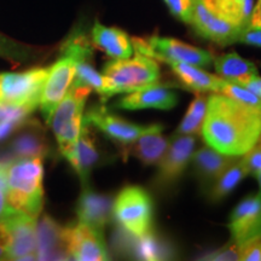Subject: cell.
<instances>
[{"mask_svg":"<svg viewBox=\"0 0 261 261\" xmlns=\"http://www.w3.org/2000/svg\"><path fill=\"white\" fill-rule=\"evenodd\" d=\"M201 135L208 146L223 154L242 156L261 135V115L255 108L221 93L207 99Z\"/></svg>","mask_w":261,"mask_h":261,"instance_id":"cell-1","label":"cell"},{"mask_svg":"<svg viewBox=\"0 0 261 261\" xmlns=\"http://www.w3.org/2000/svg\"><path fill=\"white\" fill-rule=\"evenodd\" d=\"M41 158H18L6 167V200L11 210L39 217L44 204Z\"/></svg>","mask_w":261,"mask_h":261,"instance_id":"cell-2","label":"cell"},{"mask_svg":"<svg viewBox=\"0 0 261 261\" xmlns=\"http://www.w3.org/2000/svg\"><path fill=\"white\" fill-rule=\"evenodd\" d=\"M103 75L109 83L110 97L129 93L148 85L158 83L160 67L158 61L136 52L135 57L114 60L104 65Z\"/></svg>","mask_w":261,"mask_h":261,"instance_id":"cell-3","label":"cell"},{"mask_svg":"<svg viewBox=\"0 0 261 261\" xmlns=\"http://www.w3.org/2000/svg\"><path fill=\"white\" fill-rule=\"evenodd\" d=\"M113 217L122 230L143 236L152 230L154 204L145 189L129 185L123 188L114 200Z\"/></svg>","mask_w":261,"mask_h":261,"instance_id":"cell-4","label":"cell"},{"mask_svg":"<svg viewBox=\"0 0 261 261\" xmlns=\"http://www.w3.org/2000/svg\"><path fill=\"white\" fill-rule=\"evenodd\" d=\"M92 90L87 86L71 85L52 114L48 125L56 137L60 151L64 152L79 138L84 123V109Z\"/></svg>","mask_w":261,"mask_h":261,"instance_id":"cell-5","label":"cell"},{"mask_svg":"<svg viewBox=\"0 0 261 261\" xmlns=\"http://www.w3.org/2000/svg\"><path fill=\"white\" fill-rule=\"evenodd\" d=\"M136 52L165 63H187L200 68L210 67L213 62L211 52L191 46L178 39L151 35L145 39H132Z\"/></svg>","mask_w":261,"mask_h":261,"instance_id":"cell-6","label":"cell"},{"mask_svg":"<svg viewBox=\"0 0 261 261\" xmlns=\"http://www.w3.org/2000/svg\"><path fill=\"white\" fill-rule=\"evenodd\" d=\"M48 68H34L23 73L0 74V103L24 106L40 102Z\"/></svg>","mask_w":261,"mask_h":261,"instance_id":"cell-7","label":"cell"},{"mask_svg":"<svg viewBox=\"0 0 261 261\" xmlns=\"http://www.w3.org/2000/svg\"><path fill=\"white\" fill-rule=\"evenodd\" d=\"M196 140V137L190 135L173 136L165 155L158 163V173L152 180L156 190L167 191L175 187L191 161Z\"/></svg>","mask_w":261,"mask_h":261,"instance_id":"cell-8","label":"cell"},{"mask_svg":"<svg viewBox=\"0 0 261 261\" xmlns=\"http://www.w3.org/2000/svg\"><path fill=\"white\" fill-rule=\"evenodd\" d=\"M37 218L9 207L3 218L10 232L8 260H38Z\"/></svg>","mask_w":261,"mask_h":261,"instance_id":"cell-9","label":"cell"},{"mask_svg":"<svg viewBox=\"0 0 261 261\" xmlns=\"http://www.w3.org/2000/svg\"><path fill=\"white\" fill-rule=\"evenodd\" d=\"M75 71H76V61L65 55H62L60 60L51 68H48V74L39 102L42 116L47 123L50 122L55 109L69 91L74 81Z\"/></svg>","mask_w":261,"mask_h":261,"instance_id":"cell-10","label":"cell"},{"mask_svg":"<svg viewBox=\"0 0 261 261\" xmlns=\"http://www.w3.org/2000/svg\"><path fill=\"white\" fill-rule=\"evenodd\" d=\"M65 246L69 257L77 261L109 260L103 232L84 223L64 227Z\"/></svg>","mask_w":261,"mask_h":261,"instance_id":"cell-11","label":"cell"},{"mask_svg":"<svg viewBox=\"0 0 261 261\" xmlns=\"http://www.w3.org/2000/svg\"><path fill=\"white\" fill-rule=\"evenodd\" d=\"M195 32L219 46H228L238 42L242 29L215 16L205 8L201 0H192L190 23Z\"/></svg>","mask_w":261,"mask_h":261,"instance_id":"cell-12","label":"cell"},{"mask_svg":"<svg viewBox=\"0 0 261 261\" xmlns=\"http://www.w3.org/2000/svg\"><path fill=\"white\" fill-rule=\"evenodd\" d=\"M228 230L232 242L242 246L248 241L261 237V198L248 196L238 203L230 215Z\"/></svg>","mask_w":261,"mask_h":261,"instance_id":"cell-13","label":"cell"},{"mask_svg":"<svg viewBox=\"0 0 261 261\" xmlns=\"http://www.w3.org/2000/svg\"><path fill=\"white\" fill-rule=\"evenodd\" d=\"M84 120L90 125L96 126L108 138L123 146L135 142L148 128V126H140L126 121L120 116L108 112L107 108L102 106L91 108L84 116Z\"/></svg>","mask_w":261,"mask_h":261,"instance_id":"cell-14","label":"cell"},{"mask_svg":"<svg viewBox=\"0 0 261 261\" xmlns=\"http://www.w3.org/2000/svg\"><path fill=\"white\" fill-rule=\"evenodd\" d=\"M115 246L116 249L139 260H165L174 255L173 248L152 230L143 236H133L123 230L115 236Z\"/></svg>","mask_w":261,"mask_h":261,"instance_id":"cell-15","label":"cell"},{"mask_svg":"<svg viewBox=\"0 0 261 261\" xmlns=\"http://www.w3.org/2000/svg\"><path fill=\"white\" fill-rule=\"evenodd\" d=\"M178 103V97L173 90L158 83L148 85L129 92L115 104L119 109H160L169 110Z\"/></svg>","mask_w":261,"mask_h":261,"instance_id":"cell-16","label":"cell"},{"mask_svg":"<svg viewBox=\"0 0 261 261\" xmlns=\"http://www.w3.org/2000/svg\"><path fill=\"white\" fill-rule=\"evenodd\" d=\"M114 200L112 196L98 194L90 188H84L76 205L77 219L103 232L113 217Z\"/></svg>","mask_w":261,"mask_h":261,"instance_id":"cell-17","label":"cell"},{"mask_svg":"<svg viewBox=\"0 0 261 261\" xmlns=\"http://www.w3.org/2000/svg\"><path fill=\"white\" fill-rule=\"evenodd\" d=\"M68 160L71 167L77 173L81 181L86 182L94 166L99 162V152L96 146V142L90 130V123L84 120L80 136L73 146L62 152Z\"/></svg>","mask_w":261,"mask_h":261,"instance_id":"cell-18","label":"cell"},{"mask_svg":"<svg viewBox=\"0 0 261 261\" xmlns=\"http://www.w3.org/2000/svg\"><path fill=\"white\" fill-rule=\"evenodd\" d=\"M37 243L38 260L70 259L65 246L64 227L48 215L41 218L37 225Z\"/></svg>","mask_w":261,"mask_h":261,"instance_id":"cell-19","label":"cell"},{"mask_svg":"<svg viewBox=\"0 0 261 261\" xmlns=\"http://www.w3.org/2000/svg\"><path fill=\"white\" fill-rule=\"evenodd\" d=\"M238 158L240 156L223 154L210 146V148H202L194 152L190 162L192 163V169L200 184L205 189H210L212 184L220 177L221 173Z\"/></svg>","mask_w":261,"mask_h":261,"instance_id":"cell-20","label":"cell"},{"mask_svg":"<svg viewBox=\"0 0 261 261\" xmlns=\"http://www.w3.org/2000/svg\"><path fill=\"white\" fill-rule=\"evenodd\" d=\"M92 44L113 60H127L135 54L132 39L116 27H106L96 22L92 28Z\"/></svg>","mask_w":261,"mask_h":261,"instance_id":"cell-21","label":"cell"},{"mask_svg":"<svg viewBox=\"0 0 261 261\" xmlns=\"http://www.w3.org/2000/svg\"><path fill=\"white\" fill-rule=\"evenodd\" d=\"M162 125L148 126L135 142L127 145V152L145 166L158 165L169 145V140L162 136Z\"/></svg>","mask_w":261,"mask_h":261,"instance_id":"cell-22","label":"cell"},{"mask_svg":"<svg viewBox=\"0 0 261 261\" xmlns=\"http://www.w3.org/2000/svg\"><path fill=\"white\" fill-rule=\"evenodd\" d=\"M11 154L16 158H46L50 152V144L45 135V130L39 123L33 121L25 122V128L16 136L10 144Z\"/></svg>","mask_w":261,"mask_h":261,"instance_id":"cell-23","label":"cell"},{"mask_svg":"<svg viewBox=\"0 0 261 261\" xmlns=\"http://www.w3.org/2000/svg\"><path fill=\"white\" fill-rule=\"evenodd\" d=\"M172 71L184 87L197 93H219L224 79L202 70L200 67L187 63H171Z\"/></svg>","mask_w":261,"mask_h":261,"instance_id":"cell-24","label":"cell"},{"mask_svg":"<svg viewBox=\"0 0 261 261\" xmlns=\"http://www.w3.org/2000/svg\"><path fill=\"white\" fill-rule=\"evenodd\" d=\"M212 14L244 29L250 24L254 0H201Z\"/></svg>","mask_w":261,"mask_h":261,"instance_id":"cell-25","label":"cell"},{"mask_svg":"<svg viewBox=\"0 0 261 261\" xmlns=\"http://www.w3.org/2000/svg\"><path fill=\"white\" fill-rule=\"evenodd\" d=\"M215 70L221 79L243 85L247 80H249L253 75L257 74L256 65L252 61L244 60L236 54L221 55L214 58Z\"/></svg>","mask_w":261,"mask_h":261,"instance_id":"cell-26","label":"cell"},{"mask_svg":"<svg viewBox=\"0 0 261 261\" xmlns=\"http://www.w3.org/2000/svg\"><path fill=\"white\" fill-rule=\"evenodd\" d=\"M244 177H247V172L243 167L241 159L238 158L212 184L210 190H208L210 200L214 203L223 201L238 187V184L243 180Z\"/></svg>","mask_w":261,"mask_h":261,"instance_id":"cell-27","label":"cell"},{"mask_svg":"<svg viewBox=\"0 0 261 261\" xmlns=\"http://www.w3.org/2000/svg\"><path fill=\"white\" fill-rule=\"evenodd\" d=\"M71 85L87 86L91 90L96 91L100 96L102 103H106L110 98L109 83H108L107 77L94 69L93 65L91 64V61L77 62L74 81Z\"/></svg>","mask_w":261,"mask_h":261,"instance_id":"cell-28","label":"cell"},{"mask_svg":"<svg viewBox=\"0 0 261 261\" xmlns=\"http://www.w3.org/2000/svg\"><path fill=\"white\" fill-rule=\"evenodd\" d=\"M205 113H207V99L198 93L189 107L187 114L182 117L174 135L197 136L201 133Z\"/></svg>","mask_w":261,"mask_h":261,"instance_id":"cell-29","label":"cell"},{"mask_svg":"<svg viewBox=\"0 0 261 261\" xmlns=\"http://www.w3.org/2000/svg\"><path fill=\"white\" fill-rule=\"evenodd\" d=\"M61 54L73 57L76 63L81 61H91L93 56V44L85 33H74L62 45Z\"/></svg>","mask_w":261,"mask_h":261,"instance_id":"cell-30","label":"cell"},{"mask_svg":"<svg viewBox=\"0 0 261 261\" xmlns=\"http://www.w3.org/2000/svg\"><path fill=\"white\" fill-rule=\"evenodd\" d=\"M219 93L225 94V96L232 98V99L241 102L247 106L255 108L259 110L261 108V98H259L256 94H254L252 91H249L243 85L237 83H231V81L224 80L223 85Z\"/></svg>","mask_w":261,"mask_h":261,"instance_id":"cell-31","label":"cell"},{"mask_svg":"<svg viewBox=\"0 0 261 261\" xmlns=\"http://www.w3.org/2000/svg\"><path fill=\"white\" fill-rule=\"evenodd\" d=\"M242 156L241 161L243 163L247 175H253L255 178L261 175V146L255 144Z\"/></svg>","mask_w":261,"mask_h":261,"instance_id":"cell-32","label":"cell"},{"mask_svg":"<svg viewBox=\"0 0 261 261\" xmlns=\"http://www.w3.org/2000/svg\"><path fill=\"white\" fill-rule=\"evenodd\" d=\"M171 14L184 23H190L192 14V0H163Z\"/></svg>","mask_w":261,"mask_h":261,"instance_id":"cell-33","label":"cell"},{"mask_svg":"<svg viewBox=\"0 0 261 261\" xmlns=\"http://www.w3.org/2000/svg\"><path fill=\"white\" fill-rule=\"evenodd\" d=\"M240 248L237 243L230 241L226 246L221 247L220 249L215 250V252L207 254L203 259L204 260H215V261H232L240 260Z\"/></svg>","mask_w":261,"mask_h":261,"instance_id":"cell-34","label":"cell"},{"mask_svg":"<svg viewBox=\"0 0 261 261\" xmlns=\"http://www.w3.org/2000/svg\"><path fill=\"white\" fill-rule=\"evenodd\" d=\"M240 260L261 261V237L243 243L240 248Z\"/></svg>","mask_w":261,"mask_h":261,"instance_id":"cell-35","label":"cell"},{"mask_svg":"<svg viewBox=\"0 0 261 261\" xmlns=\"http://www.w3.org/2000/svg\"><path fill=\"white\" fill-rule=\"evenodd\" d=\"M238 42L244 45H250V46L261 47V27H254V25H248L247 28L242 29Z\"/></svg>","mask_w":261,"mask_h":261,"instance_id":"cell-36","label":"cell"},{"mask_svg":"<svg viewBox=\"0 0 261 261\" xmlns=\"http://www.w3.org/2000/svg\"><path fill=\"white\" fill-rule=\"evenodd\" d=\"M6 167L8 165L0 162V219H3L9 211L6 200Z\"/></svg>","mask_w":261,"mask_h":261,"instance_id":"cell-37","label":"cell"},{"mask_svg":"<svg viewBox=\"0 0 261 261\" xmlns=\"http://www.w3.org/2000/svg\"><path fill=\"white\" fill-rule=\"evenodd\" d=\"M243 86L247 87L249 91H252L259 98H261V76H259V74L253 75L249 80H247L243 84Z\"/></svg>","mask_w":261,"mask_h":261,"instance_id":"cell-38","label":"cell"},{"mask_svg":"<svg viewBox=\"0 0 261 261\" xmlns=\"http://www.w3.org/2000/svg\"><path fill=\"white\" fill-rule=\"evenodd\" d=\"M254 27H261V0H256L254 4L252 19H250V24Z\"/></svg>","mask_w":261,"mask_h":261,"instance_id":"cell-39","label":"cell"},{"mask_svg":"<svg viewBox=\"0 0 261 261\" xmlns=\"http://www.w3.org/2000/svg\"><path fill=\"white\" fill-rule=\"evenodd\" d=\"M0 260H8V250L0 246Z\"/></svg>","mask_w":261,"mask_h":261,"instance_id":"cell-40","label":"cell"},{"mask_svg":"<svg viewBox=\"0 0 261 261\" xmlns=\"http://www.w3.org/2000/svg\"><path fill=\"white\" fill-rule=\"evenodd\" d=\"M256 179H257V182H259V192H257V196L261 198V175L256 177Z\"/></svg>","mask_w":261,"mask_h":261,"instance_id":"cell-41","label":"cell"},{"mask_svg":"<svg viewBox=\"0 0 261 261\" xmlns=\"http://www.w3.org/2000/svg\"><path fill=\"white\" fill-rule=\"evenodd\" d=\"M256 144H259L260 146H261V135H260V137H259V140H257V143Z\"/></svg>","mask_w":261,"mask_h":261,"instance_id":"cell-42","label":"cell"},{"mask_svg":"<svg viewBox=\"0 0 261 261\" xmlns=\"http://www.w3.org/2000/svg\"><path fill=\"white\" fill-rule=\"evenodd\" d=\"M259 113H260V115H261V108L259 109Z\"/></svg>","mask_w":261,"mask_h":261,"instance_id":"cell-43","label":"cell"}]
</instances>
